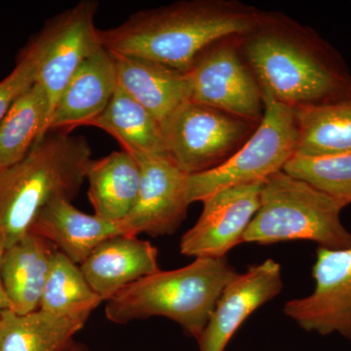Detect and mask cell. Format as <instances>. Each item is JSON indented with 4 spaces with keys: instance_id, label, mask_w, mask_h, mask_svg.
<instances>
[{
    "instance_id": "1",
    "label": "cell",
    "mask_w": 351,
    "mask_h": 351,
    "mask_svg": "<svg viewBox=\"0 0 351 351\" xmlns=\"http://www.w3.org/2000/svg\"><path fill=\"white\" fill-rule=\"evenodd\" d=\"M242 57L263 100L292 108L313 105L351 84L343 56L317 32L285 14L261 11L255 25L237 36Z\"/></svg>"
},
{
    "instance_id": "8",
    "label": "cell",
    "mask_w": 351,
    "mask_h": 351,
    "mask_svg": "<svg viewBox=\"0 0 351 351\" xmlns=\"http://www.w3.org/2000/svg\"><path fill=\"white\" fill-rule=\"evenodd\" d=\"M191 101L260 123L265 103L237 38L219 40L195 60L188 73Z\"/></svg>"
},
{
    "instance_id": "15",
    "label": "cell",
    "mask_w": 351,
    "mask_h": 351,
    "mask_svg": "<svg viewBox=\"0 0 351 351\" xmlns=\"http://www.w3.org/2000/svg\"><path fill=\"white\" fill-rule=\"evenodd\" d=\"M80 267L90 287L104 302L127 286L160 270L156 247L134 235L105 240Z\"/></svg>"
},
{
    "instance_id": "22",
    "label": "cell",
    "mask_w": 351,
    "mask_h": 351,
    "mask_svg": "<svg viewBox=\"0 0 351 351\" xmlns=\"http://www.w3.org/2000/svg\"><path fill=\"white\" fill-rule=\"evenodd\" d=\"M85 321L38 308L27 314L0 313V351H63Z\"/></svg>"
},
{
    "instance_id": "3",
    "label": "cell",
    "mask_w": 351,
    "mask_h": 351,
    "mask_svg": "<svg viewBox=\"0 0 351 351\" xmlns=\"http://www.w3.org/2000/svg\"><path fill=\"white\" fill-rule=\"evenodd\" d=\"M92 152L86 138L50 131L29 154L0 171V232L6 248L24 237L51 201L73 200L86 180Z\"/></svg>"
},
{
    "instance_id": "21",
    "label": "cell",
    "mask_w": 351,
    "mask_h": 351,
    "mask_svg": "<svg viewBox=\"0 0 351 351\" xmlns=\"http://www.w3.org/2000/svg\"><path fill=\"white\" fill-rule=\"evenodd\" d=\"M89 126L107 132L122 151L136 158H169L160 122L119 86L106 110Z\"/></svg>"
},
{
    "instance_id": "11",
    "label": "cell",
    "mask_w": 351,
    "mask_h": 351,
    "mask_svg": "<svg viewBox=\"0 0 351 351\" xmlns=\"http://www.w3.org/2000/svg\"><path fill=\"white\" fill-rule=\"evenodd\" d=\"M262 182L219 189L201 201L199 219L180 241L182 255L226 258L228 252L243 243L245 232L260 206Z\"/></svg>"
},
{
    "instance_id": "26",
    "label": "cell",
    "mask_w": 351,
    "mask_h": 351,
    "mask_svg": "<svg viewBox=\"0 0 351 351\" xmlns=\"http://www.w3.org/2000/svg\"><path fill=\"white\" fill-rule=\"evenodd\" d=\"M38 58L34 43L22 51L15 69L0 82V123L14 104L38 80Z\"/></svg>"
},
{
    "instance_id": "19",
    "label": "cell",
    "mask_w": 351,
    "mask_h": 351,
    "mask_svg": "<svg viewBox=\"0 0 351 351\" xmlns=\"http://www.w3.org/2000/svg\"><path fill=\"white\" fill-rule=\"evenodd\" d=\"M86 180L89 182L88 197L94 214L107 221L122 223L133 209L140 189L138 159L125 151L92 159Z\"/></svg>"
},
{
    "instance_id": "5",
    "label": "cell",
    "mask_w": 351,
    "mask_h": 351,
    "mask_svg": "<svg viewBox=\"0 0 351 351\" xmlns=\"http://www.w3.org/2000/svg\"><path fill=\"white\" fill-rule=\"evenodd\" d=\"M348 205L346 201L279 171L262 182L260 206L243 242L265 245L308 240L322 248H350L351 232L341 219Z\"/></svg>"
},
{
    "instance_id": "7",
    "label": "cell",
    "mask_w": 351,
    "mask_h": 351,
    "mask_svg": "<svg viewBox=\"0 0 351 351\" xmlns=\"http://www.w3.org/2000/svg\"><path fill=\"white\" fill-rule=\"evenodd\" d=\"M258 124L189 100L161 125L171 161L186 174L193 175L228 160Z\"/></svg>"
},
{
    "instance_id": "13",
    "label": "cell",
    "mask_w": 351,
    "mask_h": 351,
    "mask_svg": "<svg viewBox=\"0 0 351 351\" xmlns=\"http://www.w3.org/2000/svg\"><path fill=\"white\" fill-rule=\"evenodd\" d=\"M282 289L280 265L271 258L237 274L223 289L198 339L199 351H225L245 320Z\"/></svg>"
},
{
    "instance_id": "6",
    "label": "cell",
    "mask_w": 351,
    "mask_h": 351,
    "mask_svg": "<svg viewBox=\"0 0 351 351\" xmlns=\"http://www.w3.org/2000/svg\"><path fill=\"white\" fill-rule=\"evenodd\" d=\"M263 103L262 120L239 151L213 169L189 176L191 204L219 189L262 182L283 170L295 156L299 133L294 108L270 100Z\"/></svg>"
},
{
    "instance_id": "12",
    "label": "cell",
    "mask_w": 351,
    "mask_h": 351,
    "mask_svg": "<svg viewBox=\"0 0 351 351\" xmlns=\"http://www.w3.org/2000/svg\"><path fill=\"white\" fill-rule=\"evenodd\" d=\"M141 182L137 200L122 221L126 235L156 237L173 234L191 205L189 176L170 158L138 157Z\"/></svg>"
},
{
    "instance_id": "24",
    "label": "cell",
    "mask_w": 351,
    "mask_h": 351,
    "mask_svg": "<svg viewBox=\"0 0 351 351\" xmlns=\"http://www.w3.org/2000/svg\"><path fill=\"white\" fill-rule=\"evenodd\" d=\"M103 300L90 287L80 267L57 251L51 260L39 308L87 322Z\"/></svg>"
},
{
    "instance_id": "25",
    "label": "cell",
    "mask_w": 351,
    "mask_h": 351,
    "mask_svg": "<svg viewBox=\"0 0 351 351\" xmlns=\"http://www.w3.org/2000/svg\"><path fill=\"white\" fill-rule=\"evenodd\" d=\"M283 170L314 188L351 203V151L323 156L295 154Z\"/></svg>"
},
{
    "instance_id": "14",
    "label": "cell",
    "mask_w": 351,
    "mask_h": 351,
    "mask_svg": "<svg viewBox=\"0 0 351 351\" xmlns=\"http://www.w3.org/2000/svg\"><path fill=\"white\" fill-rule=\"evenodd\" d=\"M117 86L112 54L101 45L80 64L64 88L51 115L47 133L89 126L108 107Z\"/></svg>"
},
{
    "instance_id": "17",
    "label": "cell",
    "mask_w": 351,
    "mask_h": 351,
    "mask_svg": "<svg viewBox=\"0 0 351 351\" xmlns=\"http://www.w3.org/2000/svg\"><path fill=\"white\" fill-rule=\"evenodd\" d=\"M112 57L119 86L161 124L180 106L191 100L188 73L141 58L117 54Z\"/></svg>"
},
{
    "instance_id": "10",
    "label": "cell",
    "mask_w": 351,
    "mask_h": 351,
    "mask_svg": "<svg viewBox=\"0 0 351 351\" xmlns=\"http://www.w3.org/2000/svg\"><path fill=\"white\" fill-rule=\"evenodd\" d=\"M313 276V292L286 302L284 313L307 332L351 341V247H318Z\"/></svg>"
},
{
    "instance_id": "27",
    "label": "cell",
    "mask_w": 351,
    "mask_h": 351,
    "mask_svg": "<svg viewBox=\"0 0 351 351\" xmlns=\"http://www.w3.org/2000/svg\"><path fill=\"white\" fill-rule=\"evenodd\" d=\"M5 249V239H4V235L0 232V313H1L2 311H7V309H11L10 301H9L8 295H7L5 289H4L1 276L2 258H3Z\"/></svg>"
},
{
    "instance_id": "20",
    "label": "cell",
    "mask_w": 351,
    "mask_h": 351,
    "mask_svg": "<svg viewBox=\"0 0 351 351\" xmlns=\"http://www.w3.org/2000/svg\"><path fill=\"white\" fill-rule=\"evenodd\" d=\"M297 156H323L351 151V84L327 100L295 108Z\"/></svg>"
},
{
    "instance_id": "18",
    "label": "cell",
    "mask_w": 351,
    "mask_h": 351,
    "mask_svg": "<svg viewBox=\"0 0 351 351\" xmlns=\"http://www.w3.org/2000/svg\"><path fill=\"white\" fill-rule=\"evenodd\" d=\"M57 251L49 240L29 232L5 249L1 263L2 282L14 313L38 311L51 260Z\"/></svg>"
},
{
    "instance_id": "23",
    "label": "cell",
    "mask_w": 351,
    "mask_h": 351,
    "mask_svg": "<svg viewBox=\"0 0 351 351\" xmlns=\"http://www.w3.org/2000/svg\"><path fill=\"white\" fill-rule=\"evenodd\" d=\"M49 105L38 82L18 99L0 123V171L22 160L46 135Z\"/></svg>"
},
{
    "instance_id": "2",
    "label": "cell",
    "mask_w": 351,
    "mask_h": 351,
    "mask_svg": "<svg viewBox=\"0 0 351 351\" xmlns=\"http://www.w3.org/2000/svg\"><path fill=\"white\" fill-rule=\"evenodd\" d=\"M261 10L235 0H184L134 13L123 24L99 31L112 54L141 58L188 73L214 43L243 36Z\"/></svg>"
},
{
    "instance_id": "16",
    "label": "cell",
    "mask_w": 351,
    "mask_h": 351,
    "mask_svg": "<svg viewBox=\"0 0 351 351\" xmlns=\"http://www.w3.org/2000/svg\"><path fill=\"white\" fill-rule=\"evenodd\" d=\"M29 232L49 240L58 251L78 265L101 242L126 235L122 223L83 213L64 198L47 203L34 219Z\"/></svg>"
},
{
    "instance_id": "4",
    "label": "cell",
    "mask_w": 351,
    "mask_h": 351,
    "mask_svg": "<svg viewBox=\"0 0 351 351\" xmlns=\"http://www.w3.org/2000/svg\"><path fill=\"white\" fill-rule=\"evenodd\" d=\"M239 274L226 257L197 258L180 269H160L106 302V317L125 325L160 316L198 341L223 289Z\"/></svg>"
},
{
    "instance_id": "9",
    "label": "cell",
    "mask_w": 351,
    "mask_h": 351,
    "mask_svg": "<svg viewBox=\"0 0 351 351\" xmlns=\"http://www.w3.org/2000/svg\"><path fill=\"white\" fill-rule=\"evenodd\" d=\"M98 3L84 0L48 21L32 39L38 58V80L43 88L51 115L60 96L80 64L101 46L95 25ZM46 128V134H47Z\"/></svg>"
},
{
    "instance_id": "28",
    "label": "cell",
    "mask_w": 351,
    "mask_h": 351,
    "mask_svg": "<svg viewBox=\"0 0 351 351\" xmlns=\"http://www.w3.org/2000/svg\"><path fill=\"white\" fill-rule=\"evenodd\" d=\"M63 351H91L85 343L73 339Z\"/></svg>"
}]
</instances>
